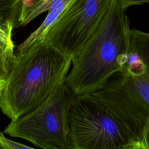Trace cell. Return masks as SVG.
<instances>
[{"mask_svg": "<svg viewBox=\"0 0 149 149\" xmlns=\"http://www.w3.org/2000/svg\"><path fill=\"white\" fill-rule=\"evenodd\" d=\"M149 118V105L122 72L100 88L74 96L69 112L73 149H128Z\"/></svg>", "mask_w": 149, "mask_h": 149, "instance_id": "obj_1", "label": "cell"}, {"mask_svg": "<svg viewBox=\"0 0 149 149\" xmlns=\"http://www.w3.org/2000/svg\"><path fill=\"white\" fill-rule=\"evenodd\" d=\"M72 58L40 41L15 54L0 95V109L11 120L42 104L62 83Z\"/></svg>", "mask_w": 149, "mask_h": 149, "instance_id": "obj_2", "label": "cell"}, {"mask_svg": "<svg viewBox=\"0 0 149 149\" xmlns=\"http://www.w3.org/2000/svg\"><path fill=\"white\" fill-rule=\"evenodd\" d=\"M125 10L119 0H115L95 31L72 58L65 82L74 96L100 88L121 72L130 31Z\"/></svg>", "mask_w": 149, "mask_h": 149, "instance_id": "obj_3", "label": "cell"}, {"mask_svg": "<svg viewBox=\"0 0 149 149\" xmlns=\"http://www.w3.org/2000/svg\"><path fill=\"white\" fill-rule=\"evenodd\" d=\"M74 97L63 82L37 108L11 120L3 132L44 149H73L69 112Z\"/></svg>", "mask_w": 149, "mask_h": 149, "instance_id": "obj_4", "label": "cell"}, {"mask_svg": "<svg viewBox=\"0 0 149 149\" xmlns=\"http://www.w3.org/2000/svg\"><path fill=\"white\" fill-rule=\"evenodd\" d=\"M115 0H72L40 41L74 56L98 27Z\"/></svg>", "mask_w": 149, "mask_h": 149, "instance_id": "obj_5", "label": "cell"}, {"mask_svg": "<svg viewBox=\"0 0 149 149\" xmlns=\"http://www.w3.org/2000/svg\"><path fill=\"white\" fill-rule=\"evenodd\" d=\"M130 87L149 105V33L130 29L121 72Z\"/></svg>", "mask_w": 149, "mask_h": 149, "instance_id": "obj_6", "label": "cell"}, {"mask_svg": "<svg viewBox=\"0 0 149 149\" xmlns=\"http://www.w3.org/2000/svg\"><path fill=\"white\" fill-rule=\"evenodd\" d=\"M65 0H34L27 6L20 8L17 27L24 26L52 6Z\"/></svg>", "mask_w": 149, "mask_h": 149, "instance_id": "obj_7", "label": "cell"}, {"mask_svg": "<svg viewBox=\"0 0 149 149\" xmlns=\"http://www.w3.org/2000/svg\"><path fill=\"white\" fill-rule=\"evenodd\" d=\"M12 30L0 26V48L8 54L15 56V44L12 40Z\"/></svg>", "mask_w": 149, "mask_h": 149, "instance_id": "obj_8", "label": "cell"}, {"mask_svg": "<svg viewBox=\"0 0 149 149\" xmlns=\"http://www.w3.org/2000/svg\"><path fill=\"white\" fill-rule=\"evenodd\" d=\"M149 148V118L147 119L138 138L129 146L128 149Z\"/></svg>", "mask_w": 149, "mask_h": 149, "instance_id": "obj_9", "label": "cell"}, {"mask_svg": "<svg viewBox=\"0 0 149 149\" xmlns=\"http://www.w3.org/2000/svg\"><path fill=\"white\" fill-rule=\"evenodd\" d=\"M15 57V55H10L0 48V79H6Z\"/></svg>", "mask_w": 149, "mask_h": 149, "instance_id": "obj_10", "label": "cell"}, {"mask_svg": "<svg viewBox=\"0 0 149 149\" xmlns=\"http://www.w3.org/2000/svg\"><path fill=\"white\" fill-rule=\"evenodd\" d=\"M6 149H20V148H31L32 147L11 140L5 137L4 139Z\"/></svg>", "mask_w": 149, "mask_h": 149, "instance_id": "obj_11", "label": "cell"}, {"mask_svg": "<svg viewBox=\"0 0 149 149\" xmlns=\"http://www.w3.org/2000/svg\"><path fill=\"white\" fill-rule=\"evenodd\" d=\"M119 2L125 10L133 5L149 3V0H119Z\"/></svg>", "mask_w": 149, "mask_h": 149, "instance_id": "obj_12", "label": "cell"}, {"mask_svg": "<svg viewBox=\"0 0 149 149\" xmlns=\"http://www.w3.org/2000/svg\"><path fill=\"white\" fill-rule=\"evenodd\" d=\"M5 135L1 132H0V149H6V146L5 144Z\"/></svg>", "mask_w": 149, "mask_h": 149, "instance_id": "obj_13", "label": "cell"}, {"mask_svg": "<svg viewBox=\"0 0 149 149\" xmlns=\"http://www.w3.org/2000/svg\"><path fill=\"white\" fill-rule=\"evenodd\" d=\"M5 84V80L0 79V95L1 94V92L2 91V89L3 88V86Z\"/></svg>", "mask_w": 149, "mask_h": 149, "instance_id": "obj_14", "label": "cell"}]
</instances>
